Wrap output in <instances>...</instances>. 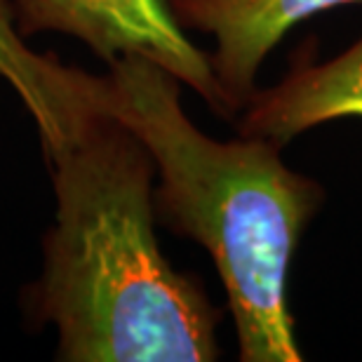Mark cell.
Wrapping results in <instances>:
<instances>
[{
	"mask_svg": "<svg viewBox=\"0 0 362 362\" xmlns=\"http://www.w3.org/2000/svg\"><path fill=\"white\" fill-rule=\"evenodd\" d=\"M0 78L31 115L45 153L62 148L99 108V76L28 47L7 0H0Z\"/></svg>",
	"mask_w": 362,
	"mask_h": 362,
	"instance_id": "6",
	"label": "cell"
},
{
	"mask_svg": "<svg viewBox=\"0 0 362 362\" xmlns=\"http://www.w3.org/2000/svg\"><path fill=\"white\" fill-rule=\"evenodd\" d=\"M97 81V106L153 158L165 226L207 250L226 289L243 362H301L287 301L296 243L320 209L317 181L289 170L262 136L219 141L181 108V81L146 57H120Z\"/></svg>",
	"mask_w": 362,
	"mask_h": 362,
	"instance_id": "2",
	"label": "cell"
},
{
	"mask_svg": "<svg viewBox=\"0 0 362 362\" xmlns=\"http://www.w3.org/2000/svg\"><path fill=\"white\" fill-rule=\"evenodd\" d=\"M19 33H64L85 42L101 62L146 57L179 78L219 115H235L209 57L193 45L168 0H7Z\"/></svg>",
	"mask_w": 362,
	"mask_h": 362,
	"instance_id": "3",
	"label": "cell"
},
{
	"mask_svg": "<svg viewBox=\"0 0 362 362\" xmlns=\"http://www.w3.org/2000/svg\"><path fill=\"white\" fill-rule=\"evenodd\" d=\"M358 0H168L179 26L214 38L209 64L235 113L257 92V74L296 24Z\"/></svg>",
	"mask_w": 362,
	"mask_h": 362,
	"instance_id": "4",
	"label": "cell"
},
{
	"mask_svg": "<svg viewBox=\"0 0 362 362\" xmlns=\"http://www.w3.org/2000/svg\"><path fill=\"white\" fill-rule=\"evenodd\" d=\"M57 200L33 285V315L57 329L64 362H212L221 315L172 269L156 238V165L97 108L45 153Z\"/></svg>",
	"mask_w": 362,
	"mask_h": 362,
	"instance_id": "1",
	"label": "cell"
},
{
	"mask_svg": "<svg viewBox=\"0 0 362 362\" xmlns=\"http://www.w3.org/2000/svg\"><path fill=\"white\" fill-rule=\"evenodd\" d=\"M238 132L287 146L322 122L362 118V38L322 64H301L269 90H257L243 108Z\"/></svg>",
	"mask_w": 362,
	"mask_h": 362,
	"instance_id": "5",
	"label": "cell"
}]
</instances>
